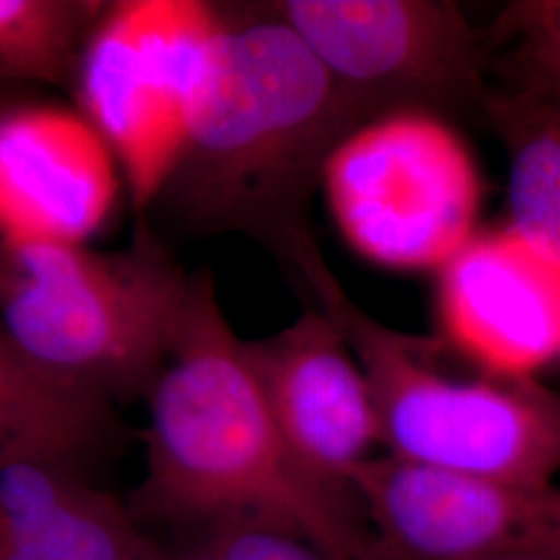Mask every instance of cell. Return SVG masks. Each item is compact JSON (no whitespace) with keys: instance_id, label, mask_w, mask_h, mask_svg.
<instances>
[{"instance_id":"1","label":"cell","mask_w":560,"mask_h":560,"mask_svg":"<svg viewBox=\"0 0 560 560\" xmlns=\"http://www.w3.org/2000/svg\"><path fill=\"white\" fill-rule=\"evenodd\" d=\"M145 469L127 509L171 538L226 523L277 525L345 560H378L361 511L322 488L282 439L214 277L198 270L148 397Z\"/></svg>"},{"instance_id":"2","label":"cell","mask_w":560,"mask_h":560,"mask_svg":"<svg viewBox=\"0 0 560 560\" xmlns=\"http://www.w3.org/2000/svg\"><path fill=\"white\" fill-rule=\"evenodd\" d=\"M214 75L150 210L194 235L241 233L291 264L335 148L365 122L261 4L221 7Z\"/></svg>"},{"instance_id":"3","label":"cell","mask_w":560,"mask_h":560,"mask_svg":"<svg viewBox=\"0 0 560 560\" xmlns=\"http://www.w3.org/2000/svg\"><path fill=\"white\" fill-rule=\"evenodd\" d=\"M351 345L381 423L382 455L444 474L550 486L560 474V395L480 370L442 337L395 330L351 300L318 243L291 264Z\"/></svg>"},{"instance_id":"4","label":"cell","mask_w":560,"mask_h":560,"mask_svg":"<svg viewBox=\"0 0 560 560\" xmlns=\"http://www.w3.org/2000/svg\"><path fill=\"white\" fill-rule=\"evenodd\" d=\"M189 280L148 229L115 252L0 240V328L48 376L117 407L159 378Z\"/></svg>"},{"instance_id":"5","label":"cell","mask_w":560,"mask_h":560,"mask_svg":"<svg viewBox=\"0 0 560 560\" xmlns=\"http://www.w3.org/2000/svg\"><path fill=\"white\" fill-rule=\"evenodd\" d=\"M222 13L196 0L106 2L75 69L81 115L148 212L214 75Z\"/></svg>"},{"instance_id":"6","label":"cell","mask_w":560,"mask_h":560,"mask_svg":"<svg viewBox=\"0 0 560 560\" xmlns=\"http://www.w3.org/2000/svg\"><path fill=\"white\" fill-rule=\"evenodd\" d=\"M320 187L349 245L393 270L441 272L480 233L478 164L432 110L365 120L335 148Z\"/></svg>"},{"instance_id":"7","label":"cell","mask_w":560,"mask_h":560,"mask_svg":"<svg viewBox=\"0 0 560 560\" xmlns=\"http://www.w3.org/2000/svg\"><path fill=\"white\" fill-rule=\"evenodd\" d=\"M287 23L363 119L420 108L481 106L480 40L455 2L279 0L261 4Z\"/></svg>"},{"instance_id":"8","label":"cell","mask_w":560,"mask_h":560,"mask_svg":"<svg viewBox=\"0 0 560 560\" xmlns=\"http://www.w3.org/2000/svg\"><path fill=\"white\" fill-rule=\"evenodd\" d=\"M378 560H560V486L444 474L388 455L355 478Z\"/></svg>"},{"instance_id":"9","label":"cell","mask_w":560,"mask_h":560,"mask_svg":"<svg viewBox=\"0 0 560 560\" xmlns=\"http://www.w3.org/2000/svg\"><path fill=\"white\" fill-rule=\"evenodd\" d=\"M247 355L264 397L303 469L360 509L355 478L381 457V423L368 376L339 326L322 310L260 340Z\"/></svg>"},{"instance_id":"10","label":"cell","mask_w":560,"mask_h":560,"mask_svg":"<svg viewBox=\"0 0 560 560\" xmlns=\"http://www.w3.org/2000/svg\"><path fill=\"white\" fill-rule=\"evenodd\" d=\"M439 312L442 339L488 374L540 381L560 363V266L509 226L442 268Z\"/></svg>"},{"instance_id":"11","label":"cell","mask_w":560,"mask_h":560,"mask_svg":"<svg viewBox=\"0 0 560 560\" xmlns=\"http://www.w3.org/2000/svg\"><path fill=\"white\" fill-rule=\"evenodd\" d=\"M119 162L80 110L0 108V240L81 243L110 221Z\"/></svg>"},{"instance_id":"12","label":"cell","mask_w":560,"mask_h":560,"mask_svg":"<svg viewBox=\"0 0 560 560\" xmlns=\"http://www.w3.org/2000/svg\"><path fill=\"white\" fill-rule=\"evenodd\" d=\"M150 538L96 481L50 463L0 469V560H159Z\"/></svg>"},{"instance_id":"13","label":"cell","mask_w":560,"mask_h":560,"mask_svg":"<svg viewBox=\"0 0 560 560\" xmlns=\"http://www.w3.org/2000/svg\"><path fill=\"white\" fill-rule=\"evenodd\" d=\"M122 442L115 405L48 376L0 328V469L34 460L94 480Z\"/></svg>"},{"instance_id":"14","label":"cell","mask_w":560,"mask_h":560,"mask_svg":"<svg viewBox=\"0 0 560 560\" xmlns=\"http://www.w3.org/2000/svg\"><path fill=\"white\" fill-rule=\"evenodd\" d=\"M480 108L509 161L506 226L560 266V90L525 78Z\"/></svg>"},{"instance_id":"15","label":"cell","mask_w":560,"mask_h":560,"mask_svg":"<svg viewBox=\"0 0 560 560\" xmlns=\"http://www.w3.org/2000/svg\"><path fill=\"white\" fill-rule=\"evenodd\" d=\"M106 2L0 0V78L59 85L73 80Z\"/></svg>"},{"instance_id":"16","label":"cell","mask_w":560,"mask_h":560,"mask_svg":"<svg viewBox=\"0 0 560 560\" xmlns=\"http://www.w3.org/2000/svg\"><path fill=\"white\" fill-rule=\"evenodd\" d=\"M161 560H345L277 525L226 523L161 544Z\"/></svg>"},{"instance_id":"17","label":"cell","mask_w":560,"mask_h":560,"mask_svg":"<svg viewBox=\"0 0 560 560\" xmlns=\"http://www.w3.org/2000/svg\"><path fill=\"white\" fill-rule=\"evenodd\" d=\"M497 32L520 42L527 80L560 90V0H525L504 9Z\"/></svg>"},{"instance_id":"18","label":"cell","mask_w":560,"mask_h":560,"mask_svg":"<svg viewBox=\"0 0 560 560\" xmlns=\"http://www.w3.org/2000/svg\"><path fill=\"white\" fill-rule=\"evenodd\" d=\"M520 560H557V559H520Z\"/></svg>"},{"instance_id":"19","label":"cell","mask_w":560,"mask_h":560,"mask_svg":"<svg viewBox=\"0 0 560 560\" xmlns=\"http://www.w3.org/2000/svg\"><path fill=\"white\" fill-rule=\"evenodd\" d=\"M161 555H162V550H161ZM159 560H161V559H159Z\"/></svg>"}]
</instances>
